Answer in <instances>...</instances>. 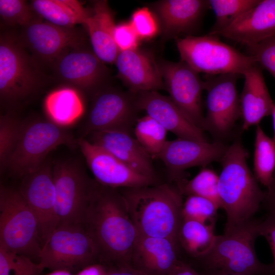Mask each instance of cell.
<instances>
[{
    "instance_id": "6da1fadb",
    "label": "cell",
    "mask_w": 275,
    "mask_h": 275,
    "mask_svg": "<svg viewBox=\"0 0 275 275\" xmlns=\"http://www.w3.org/2000/svg\"><path fill=\"white\" fill-rule=\"evenodd\" d=\"M82 226L95 242L99 262L131 267L132 251L139 234L119 189L95 180Z\"/></svg>"
},
{
    "instance_id": "7a4b0ae2",
    "label": "cell",
    "mask_w": 275,
    "mask_h": 275,
    "mask_svg": "<svg viewBox=\"0 0 275 275\" xmlns=\"http://www.w3.org/2000/svg\"><path fill=\"white\" fill-rule=\"evenodd\" d=\"M248 152L239 140L228 146L220 162L218 190L229 234L253 219L264 199V192L248 163Z\"/></svg>"
},
{
    "instance_id": "3957f363",
    "label": "cell",
    "mask_w": 275,
    "mask_h": 275,
    "mask_svg": "<svg viewBox=\"0 0 275 275\" xmlns=\"http://www.w3.org/2000/svg\"><path fill=\"white\" fill-rule=\"evenodd\" d=\"M119 190L139 234L169 238L179 245L183 201L177 186L158 183Z\"/></svg>"
},
{
    "instance_id": "277c9868",
    "label": "cell",
    "mask_w": 275,
    "mask_h": 275,
    "mask_svg": "<svg viewBox=\"0 0 275 275\" xmlns=\"http://www.w3.org/2000/svg\"><path fill=\"white\" fill-rule=\"evenodd\" d=\"M260 221L253 218L229 234L216 235L209 251L197 259L204 271L219 270L241 275H275L272 263L261 262L255 250V241L260 236Z\"/></svg>"
},
{
    "instance_id": "5b68a950",
    "label": "cell",
    "mask_w": 275,
    "mask_h": 275,
    "mask_svg": "<svg viewBox=\"0 0 275 275\" xmlns=\"http://www.w3.org/2000/svg\"><path fill=\"white\" fill-rule=\"evenodd\" d=\"M0 248L38 263L42 250L35 215L18 189L3 185L0 188Z\"/></svg>"
},
{
    "instance_id": "8992f818",
    "label": "cell",
    "mask_w": 275,
    "mask_h": 275,
    "mask_svg": "<svg viewBox=\"0 0 275 275\" xmlns=\"http://www.w3.org/2000/svg\"><path fill=\"white\" fill-rule=\"evenodd\" d=\"M176 44L181 61L199 73L242 75L257 64L253 57L240 52L214 35L177 38Z\"/></svg>"
},
{
    "instance_id": "52a82bcc",
    "label": "cell",
    "mask_w": 275,
    "mask_h": 275,
    "mask_svg": "<svg viewBox=\"0 0 275 275\" xmlns=\"http://www.w3.org/2000/svg\"><path fill=\"white\" fill-rule=\"evenodd\" d=\"M71 136L51 121L23 123L16 148L7 166L14 176L22 178L37 169L57 147L72 146Z\"/></svg>"
},
{
    "instance_id": "ba28073f",
    "label": "cell",
    "mask_w": 275,
    "mask_h": 275,
    "mask_svg": "<svg viewBox=\"0 0 275 275\" xmlns=\"http://www.w3.org/2000/svg\"><path fill=\"white\" fill-rule=\"evenodd\" d=\"M20 38L10 33L0 39V95L5 102L14 103L34 93L39 88L38 68Z\"/></svg>"
},
{
    "instance_id": "9c48e42d",
    "label": "cell",
    "mask_w": 275,
    "mask_h": 275,
    "mask_svg": "<svg viewBox=\"0 0 275 275\" xmlns=\"http://www.w3.org/2000/svg\"><path fill=\"white\" fill-rule=\"evenodd\" d=\"M98 262L97 247L82 225H59L43 246L39 259L44 268L72 273Z\"/></svg>"
},
{
    "instance_id": "30bf717a",
    "label": "cell",
    "mask_w": 275,
    "mask_h": 275,
    "mask_svg": "<svg viewBox=\"0 0 275 275\" xmlns=\"http://www.w3.org/2000/svg\"><path fill=\"white\" fill-rule=\"evenodd\" d=\"M53 175L59 225H82L95 179L71 160L54 164Z\"/></svg>"
},
{
    "instance_id": "8fae6325",
    "label": "cell",
    "mask_w": 275,
    "mask_h": 275,
    "mask_svg": "<svg viewBox=\"0 0 275 275\" xmlns=\"http://www.w3.org/2000/svg\"><path fill=\"white\" fill-rule=\"evenodd\" d=\"M239 75L233 73L209 75L204 80V89L207 92L205 130L224 136L241 117L237 89Z\"/></svg>"
},
{
    "instance_id": "7c38bea8",
    "label": "cell",
    "mask_w": 275,
    "mask_h": 275,
    "mask_svg": "<svg viewBox=\"0 0 275 275\" xmlns=\"http://www.w3.org/2000/svg\"><path fill=\"white\" fill-rule=\"evenodd\" d=\"M140 111L136 93L112 88L99 90L92 102L84 134L115 129L131 131Z\"/></svg>"
},
{
    "instance_id": "4fadbf2b",
    "label": "cell",
    "mask_w": 275,
    "mask_h": 275,
    "mask_svg": "<svg viewBox=\"0 0 275 275\" xmlns=\"http://www.w3.org/2000/svg\"><path fill=\"white\" fill-rule=\"evenodd\" d=\"M159 65L170 99L195 125L205 130L204 80L199 73L182 61H162Z\"/></svg>"
},
{
    "instance_id": "5bb4252c",
    "label": "cell",
    "mask_w": 275,
    "mask_h": 275,
    "mask_svg": "<svg viewBox=\"0 0 275 275\" xmlns=\"http://www.w3.org/2000/svg\"><path fill=\"white\" fill-rule=\"evenodd\" d=\"M21 179L18 190L36 217L42 248L59 225L53 166L46 159Z\"/></svg>"
},
{
    "instance_id": "9a60e30c",
    "label": "cell",
    "mask_w": 275,
    "mask_h": 275,
    "mask_svg": "<svg viewBox=\"0 0 275 275\" xmlns=\"http://www.w3.org/2000/svg\"><path fill=\"white\" fill-rule=\"evenodd\" d=\"M95 180L111 188L139 187L158 184V181L134 171L100 147L84 138L77 141Z\"/></svg>"
},
{
    "instance_id": "2e32d148",
    "label": "cell",
    "mask_w": 275,
    "mask_h": 275,
    "mask_svg": "<svg viewBox=\"0 0 275 275\" xmlns=\"http://www.w3.org/2000/svg\"><path fill=\"white\" fill-rule=\"evenodd\" d=\"M79 30L60 26L38 18L23 27L20 40L36 57L53 62L67 50L79 47L83 41Z\"/></svg>"
},
{
    "instance_id": "e0dca14e",
    "label": "cell",
    "mask_w": 275,
    "mask_h": 275,
    "mask_svg": "<svg viewBox=\"0 0 275 275\" xmlns=\"http://www.w3.org/2000/svg\"><path fill=\"white\" fill-rule=\"evenodd\" d=\"M228 147L219 142L210 143L178 138L167 141L158 158L164 164L171 180L177 183L184 179L185 170L220 161Z\"/></svg>"
},
{
    "instance_id": "ac0fdd59",
    "label": "cell",
    "mask_w": 275,
    "mask_h": 275,
    "mask_svg": "<svg viewBox=\"0 0 275 275\" xmlns=\"http://www.w3.org/2000/svg\"><path fill=\"white\" fill-rule=\"evenodd\" d=\"M209 35L221 36L248 47L275 36V0H260L228 25Z\"/></svg>"
},
{
    "instance_id": "d6986e66",
    "label": "cell",
    "mask_w": 275,
    "mask_h": 275,
    "mask_svg": "<svg viewBox=\"0 0 275 275\" xmlns=\"http://www.w3.org/2000/svg\"><path fill=\"white\" fill-rule=\"evenodd\" d=\"M89 136L88 140L104 149L134 171L158 181L152 157L132 135L131 131L109 129L94 132Z\"/></svg>"
},
{
    "instance_id": "ffe728a7",
    "label": "cell",
    "mask_w": 275,
    "mask_h": 275,
    "mask_svg": "<svg viewBox=\"0 0 275 275\" xmlns=\"http://www.w3.org/2000/svg\"><path fill=\"white\" fill-rule=\"evenodd\" d=\"M58 75L64 81L86 91L99 90L108 70L93 51L70 48L56 61Z\"/></svg>"
},
{
    "instance_id": "44dd1931",
    "label": "cell",
    "mask_w": 275,
    "mask_h": 275,
    "mask_svg": "<svg viewBox=\"0 0 275 275\" xmlns=\"http://www.w3.org/2000/svg\"><path fill=\"white\" fill-rule=\"evenodd\" d=\"M140 111H145L168 131L183 138L208 142L203 130L195 125L169 97L157 91L136 93Z\"/></svg>"
},
{
    "instance_id": "7402d4cb",
    "label": "cell",
    "mask_w": 275,
    "mask_h": 275,
    "mask_svg": "<svg viewBox=\"0 0 275 275\" xmlns=\"http://www.w3.org/2000/svg\"><path fill=\"white\" fill-rule=\"evenodd\" d=\"M118 76L134 93L157 91L164 88L159 64L138 48L119 52L115 61Z\"/></svg>"
},
{
    "instance_id": "603a6c76",
    "label": "cell",
    "mask_w": 275,
    "mask_h": 275,
    "mask_svg": "<svg viewBox=\"0 0 275 275\" xmlns=\"http://www.w3.org/2000/svg\"><path fill=\"white\" fill-rule=\"evenodd\" d=\"M179 245L172 240L139 234L131 256V267L144 275H169L179 259Z\"/></svg>"
},
{
    "instance_id": "cb8c5ba5",
    "label": "cell",
    "mask_w": 275,
    "mask_h": 275,
    "mask_svg": "<svg viewBox=\"0 0 275 275\" xmlns=\"http://www.w3.org/2000/svg\"><path fill=\"white\" fill-rule=\"evenodd\" d=\"M243 89L239 96L242 129L258 125L271 115L274 103L266 86L262 69L257 64L246 71Z\"/></svg>"
},
{
    "instance_id": "d4e9b609",
    "label": "cell",
    "mask_w": 275,
    "mask_h": 275,
    "mask_svg": "<svg viewBox=\"0 0 275 275\" xmlns=\"http://www.w3.org/2000/svg\"><path fill=\"white\" fill-rule=\"evenodd\" d=\"M154 7L164 35L173 37L194 29L209 4L206 0H164Z\"/></svg>"
},
{
    "instance_id": "484cf974",
    "label": "cell",
    "mask_w": 275,
    "mask_h": 275,
    "mask_svg": "<svg viewBox=\"0 0 275 275\" xmlns=\"http://www.w3.org/2000/svg\"><path fill=\"white\" fill-rule=\"evenodd\" d=\"M86 26L93 51L104 63H115L120 50L114 38L116 26L113 14L106 1L95 3Z\"/></svg>"
},
{
    "instance_id": "4316f807",
    "label": "cell",
    "mask_w": 275,
    "mask_h": 275,
    "mask_svg": "<svg viewBox=\"0 0 275 275\" xmlns=\"http://www.w3.org/2000/svg\"><path fill=\"white\" fill-rule=\"evenodd\" d=\"M31 6L46 21L64 28L85 25L91 15L76 0H35L32 2Z\"/></svg>"
},
{
    "instance_id": "83f0119b",
    "label": "cell",
    "mask_w": 275,
    "mask_h": 275,
    "mask_svg": "<svg viewBox=\"0 0 275 275\" xmlns=\"http://www.w3.org/2000/svg\"><path fill=\"white\" fill-rule=\"evenodd\" d=\"M44 105L50 121L62 127L73 124L84 111L80 96L70 88H61L49 93Z\"/></svg>"
},
{
    "instance_id": "f1b7e54d",
    "label": "cell",
    "mask_w": 275,
    "mask_h": 275,
    "mask_svg": "<svg viewBox=\"0 0 275 275\" xmlns=\"http://www.w3.org/2000/svg\"><path fill=\"white\" fill-rule=\"evenodd\" d=\"M215 225L183 218L178 232L179 245L192 257H201L214 244Z\"/></svg>"
},
{
    "instance_id": "f546056e",
    "label": "cell",
    "mask_w": 275,
    "mask_h": 275,
    "mask_svg": "<svg viewBox=\"0 0 275 275\" xmlns=\"http://www.w3.org/2000/svg\"><path fill=\"white\" fill-rule=\"evenodd\" d=\"M254 147V174L267 188L275 169V142L259 125L256 127Z\"/></svg>"
},
{
    "instance_id": "4dcf8cb0",
    "label": "cell",
    "mask_w": 275,
    "mask_h": 275,
    "mask_svg": "<svg viewBox=\"0 0 275 275\" xmlns=\"http://www.w3.org/2000/svg\"><path fill=\"white\" fill-rule=\"evenodd\" d=\"M134 137L153 158H158L164 147L168 131L148 115L138 118L134 125Z\"/></svg>"
},
{
    "instance_id": "1f68e13d",
    "label": "cell",
    "mask_w": 275,
    "mask_h": 275,
    "mask_svg": "<svg viewBox=\"0 0 275 275\" xmlns=\"http://www.w3.org/2000/svg\"><path fill=\"white\" fill-rule=\"evenodd\" d=\"M219 176L213 170L202 169L190 180L184 179L176 183L183 195H196L208 199L222 208L218 190Z\"/></svg>"
},
{
    "instance_id": "d6a6232c",
    "label": "cell",
    "mask_w": 275,
    "mask_h": 275,
    "mask_svg": "<svg viewBox=\"0 0 275 275\" xmlns=\"http://www.w3.org/2000/svg\"><path fill=\"white\" fill-rule=\"evenodd\" d=\"M260 0H209L215 21L209 34L228 25L238 17L255 7Z\"/></svg>"
},
{
    "instance_id": "836d02e7",
    "label": "cell",
    "mask_w": 275,
    "mask_h": 275,
    "mask_svg": "<svg viewBox=\"0 0 275 275\" xmlns=\"http://www.w3.org/2000/svg\"><path fill=\"white\" fill-rule=\"evenodd\" d=\"M23 123L14 117L5 115L0 119V166L7 168L8 161L18 143Z\"/></svg>"
},
{
    "instance_id": "e575fe53",
    "label": "cell",
    "mask_w": 275,
    "mask_h": 275,
    "mask_svg": "<svg viewBox=\"0 0 275 275\" xmlns=\"http://www.w3.org/2000/svg\"><path fill=\"white\" fill-rule=\"evenodd\" d=\"M44 269L29 257L0 248V275H41Z\"/></svg>"
},
{
    "instance_id": "d590c367",
    "label": "cell",
    "mask_w": 275,
    "mask_h": 275,
    "mask_svg": "<svg viewBox=\"0 0 275 275\" xmlns=\"http://www.w3.org/2000/svg\"><path fill=\"white\" fill-rule=\"evenodd\" d=\"M219 207L213 201L205 198L188 196L183 202L182 219H190L205 224H215Z\"/></svg>"
},
{
    "instance_id": "8d00e7d4",
    "label": "cell",
    "mask_w": 275,
    "mask_h": 275,
    "mask_svg": "<svg viewBox=\"0 0 275 275\" xmlns=\"http://www.w3.org/2000/svg\"><path fill=\"white\" fill-rule=\"evenodd\" d=\"M32 6L22 0H0V15L10 25H28L37 19Z\"/></svg>"
},
{
    "instance_id": "74e56055",
    "label": "cell",
    "mask_w": 275,
    "mask_h": 275,
    "mask_svg": "<svg viewBox=\"0 0 275 275\" xmlns=\"http://www.w3.org/2000/svg\"><path fill=\"white\" fill-rule=\"evenodd\" d=\"M130 22L140 39H151L157 35L159 30L155 17L147 7L135 11Z\"/></svg>"
},
{
    "instance_id": "f35d334b",
    "label": "cell",
    "mask_w": 275,
    "mask_h": 275,
    "mask_svg": "<svg viewBox=\"0 0 275 275\" xmlns=\"http://www.w3.org/2000/svg\"><path fill=\"white\" fill-rule=\"evenodd\" d=\"M248 50L256 63L275 78V36L249 47Z\"/></svg>"
},
{
    "instance_id": "ab89813d",
    "label": "cell",
    "mask_w": 275,
    "mask_h": 275,
    "mask_svg": "<svg viewBox=\"0 0 275 275\" xmlns=\"http://www.w3.org/2000/svg\"><path fill=\"white\" fill-rule=\"evenodd\" d=\"M114 38L120 51L138 48L140 39L130 22L116 25Z\"/></svg>"
},
{
    "instance_id": "60d3db41",
    "label": "cell",
    "mask_w": 275,
    "mask_h": 275,
    "mask_svg": "<svg viewBox=\"0 0 275 275\" xmlns=\"http://www.w3.org/2000/svg\"><path fill=\"white\" fill-rule=\"evenodd\" d=\"M260 236L264 237L270 246L273 258L272 265L275 270V212H268L265 219L260 221Z\"/></svg>"
},
{
    "instance_id": "b9f144b4",
    "label": "cell",
    "mask_w": 275,
    "mask_h": 275,
    "mask_svg": "<svg viewBox=\"0 0 275 275\" xmlns=\"http://www.w3.org/2000/svg\"><path fill=\"white\" fill-rule=\"evenodd\" d=\"M262 203L268 212H275V169L270 184L264 192Z\"/></svg>"
},
{
    "instance_id": "7bdbcfd3",
    "label": "cell",
    "mask_w": 275,
    "mask_h": 275,
    "mask_svg": "<svg viewBox=\"0 0 275 275\" xmlns=\"http://www.w3.org/2000/svg\"><path fill=\"white\" fill-rule=\"evenodd\" d=\"M108 268L109 266L98 262L85 266L74 275H106Z\"/></svg>"
},
{
    "instance_id": "ee69618b",
    "label": "cell",
    "mask_w": 275,
    "mask_h": 275,
    "mask_svg": "<svg viewBox=\"0 0 275 275\" xmlns=\"http://www.w3.org/2000/svg\"><path fill=\"white\" fill-rule=\"evenodd\" d=\"M169 275H203L190 264L179 260Z\"/></svg>"
},
{
    "instance_id": "f6af8a7d",
    "label": "cell",
    "mask_w": 275,
    "mask_h": 275,
    "mask_svg": "<svg viewBox=\"0 0 275 275\" xmlns=\"http://www.w3.org/2000/svg\"><path fill=\"white\" fill-rule=\"evenodd\" d=\"M106 275H144L131 267L109 266Z\"/></svg>"
},
{
    "instance_id": "bcb514c9",
    "label": "cell",
    "mask_w": 275,
    "mask_h": 275,
    "mask_svg": "<svg viewBox=\"0 0 275 275\" xmlns=\"http://www.w3.org/2000/svg\"><path fill=\"white\" fill-rule=\"evenodd\" d=\"M44 275H74L72 272L65 269H56Z\"/></svg>"
},
{
    "instance_id": "7dc6e473",
    "label": "cell",
    "mask_w": 275,
    "mask_h": 275,
    "mask_svg": "<svg viewBox=\"0 0 275 275\" xmlns=\"http://www.w3.org/2000/svg\"><path fill=\"white\" fill-rule=\"evenodd\" d=\"M202 273L203 275H241L229 274L219 270H206L204 271Z\"/></svg>"
},
{
    "instance_id": "c3c4849f",
    "label": "cell",
    "mask_w": 275,
    "mask_h": 275,
    "mask_svg": "<svg viewBox=\"0 0 275 275\" xmlns=\"http://www.w3.org/2000/svg\"><path fill=\"white\" fill-rule=\"evenodd\" d=\"M271 115L272 116L273 128V136L272 137V139L275 142V103H274V106Z\"/></svg>"
}]
</instances>
